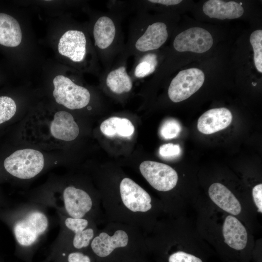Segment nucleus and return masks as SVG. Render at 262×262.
Instances as JSON below:
<instances>
[{"mask_svg":"<svg viewBox=\"0 0 262 262\" xmlns=\"http://www.w3.org/2000/svg\"><path fill=\"white\" fill-rule=\"evenodd\" d=\"M114 188L99 192L105 224L116 222L133 226L146 235L153 229L156 205L151 195L131 179L123 177Z\"/></svg>","mask_w":262,"mask_h":262,"instance_id":"obj_1","label":"nucleus"},{"mask_svg":"<svg viewBox=\"0 0 262 262\" xmlns=\"http://www.w3.org/2000/svg\"><path fill=\"white\" fill-rule=\"evenodd\" d=\"M28 201L52 208L57 213L93 219L98 226L105 224L100 195L89 187L59 180L30 194Z\"/></svg>","mask_w":262,"mask_h":262,"instance_id":"obj_2","label":"nucleus"},{"mask_svg":"<svg viewBox=\"0 0 262 262\" xmlns=\"http://www.w3.org/2000/svg\"><path fill=\"white\" fill-rule=\"evenodd\" d=\"M47 209L28 201L14 206L8 203L0 209V221L10 229L15 241V254L24 262H32L50 228Z\"/></svg>","mask_w":262,"mask_h":262,"instance_id":"obj_3","label":"nucleus"},{"mask_svg":"<svg viewBox=\"0 0 262 262\" xmlns=\"http://www.w3.org/2000/svg\"><path fill=\"white\" fill-rule=\"evenodd\" d=\"M148 248L146 236L138 229L108 222L99 229L88 250L96 262H133L141 260Z\"/></svg>","mask_w":262,"mask_h":262,"instance_id":"obj_4","label":"nucleus"},{"mask_svg":"<svg viewBox=\"0 0 262 262\" xmlns=\"http://www.w3.org/2000/svg\"><path fill=\"white\" fill-rule=\"evenodd\" d=\"M26 123L24 131L30 141L44 147L72 141L80 132L73 115L65 111L45 117L29 118Z\"/></svg>","mask_w":262,"mask_h":262,"instance_id":"obj_5","label":"nucleus"},{"mask_svg":"<svg viewBox=\"0 0 262 262\" xmlns=\"http://www.w3.org/2000/svg\"><path fill=\"white\" fill-rule=\"evenodd\" d=\"M168 37L167 27L164 22H150L144 11L138 10L130 25L127 42L116 60L127 61L131 56L136 60L145 54L159 49Z\"/></svg>","mask_w":262,"mask_h":262,"instance_id":"obj_6","label":"nucleus"},{"mask_svg":"<svg viewBox=\"0 0 262 262\" xmlns=\"http://www.w3.org/2000/svg\"><path fill=\"white\" fill-rule=\"evenodd\" d=\"M121 13L111 10L97 18L93 27L94 46L98 50L105 70L113 65L125 47L121 28Z\"/></svg>","mask_w":262,"mask_h":262,"instance_id":"obj_7","label":"nucleus"},{"mask_svg":"<svg viewBox=\"0 0 262 262\" xmlns=\"http://www.w3.org/2000/svg\"><path fill=\"white\" fill-rule=\"evenodd\" d=\"M57 214L60 230L50 246L49 256L62 251L88 250L99 229L97 223L89 218Z\"/></svg>","mask_w":262,"mask_h":262,"instance_id":"obj_8","label":"nucleus"},{"mask_svg":"<svg viewBox=\"0 0 262 262\" xmlns=\"http://www.w3.org/2000/svg\"><path fill=\"white\" fill-rule=\"evenodd\" d=\"M5 171L11 177L21 181L33 179L41 174L45 167L43 154L32 148L17 150L3 162Z\"/></svg>","mask_w":262,"mask_h":262,"instance_id":"obj_9","label":"nucleus"},{"mask_svg":"<svg viewBox=\"0 0 262 262\" xmlns=\"http://www.w3.org/2000/svg\"><path fill=\"white\" fill-rule=\"evenodd\" d=\"M53 96L57 103L70 110L81 109L89 104L91 99L89 90L69 78L57 75L53 79Z\"/></svg>","mask_w":262,"mask_h":262,"instance_id":"obj_10","label":"nucleus"},{"mask_svg":"<svg viewBox=\"0 0 262 262\" xmlns=\"http://www.w3.org/2000/svg\"><path fill=\"white\" fill-rule=\"evenodd\" d=\"M139 170L149 185L158 191L163 193L169 192L177 184V172L166 164L145 161L139 165Z\"/></svg>","mask_w":262,"mask_h":262,"instance_id":"obj_11","label":"nucleus"},{"mask_svg":"<svg viewBox=\"0 0 262 262\" xmlns=\"http://www.w3.org/2000/svg\"><path fill=\"white\" fill-rule=\"evenodd\" d=\"M204 80V74L199 69L191 68L180 71L169 86L170 99L177 103L187 99L199 89Z\"/></svg>","mask_w":262,"mask_h":262,"instance_id":"obj_12","label":"nucleus"},{"mask_svg":"<svg viewBox=\"0 0 262 262\" xmlns=\"http://www.w3.org/2000/svg\"><path fill=\"white\" fill-rule=\"evenodd\" d=\"M213 44V39L208 31L203 28L193 27L179 33L173 45L178 52L201 53L210 49Z\"/></svg>","mask_w":262,"mask_h":262,"instance_id":"obj_13","label":"nucleus"},{"mask_svg":"<svg viewBox=\"0 0 262 262\" xmlns=\"http://www.w3.org/2000/svg\"><path fill=\"white\" fill-rule=\"evenodd\" d=\"M58 51L72 62L83 61L87 53V39L83 32L71 29L66 32L60 38Z\"/></svg>","mask_w":262,"mask_h":262,"instance_id":"obj_14","label":"nucleus"},{"mask_svg":"<svg viewBox=\"0 0 262 262\" xmlns=\"http://www.w3.org/2000/svg\"><path fill=\"white\" fill-rule=\"evenodd\" d=\"M126 64V61L117 60L103 73L106 86L114 94L127 93L132 88V80L127 72Z\"/></svg>","mask_w":262,"mask_h":262,"instance_id":"obj_15","label":"nucleus"},{"mask_svg":"<svg viewBox=\"0 0 262 262\" xmlns=\"http://www.w3.org/2000/svg\"><path fill=\"white\" fill-rule=\"evenodd\" d=\"M232 120V114L228 109L213 108L205 112L199 117L197 128L201 133L211 134L227 128Z\"/></svg>","mask_w":262,"mask_h":262,"instance_id":"obj_16","label":"nucleus"},{"mask_svg":"<svg viewBox=\"0 0 262 262\" xmlns=\"http://www.w3.org/2000/svg\"><path fill=\"white\" fill-rule=\"evenodd\" d=\"M202 9L210 18L221 20L239 18L244 12L243 7L236 2L220 0H208L204 3Z\"/></svg>","mask_w":262,"mask_h":262,"instance_id":"obj_17","label":"nucleus"},{"mask_svg":"<svg viewBox=\"0 0 262 262\" xmlns=\"http://www.w3.org/2000/svg\"><path fill=\"white\" fill-rule=\"evenodd\" d=\"M225 242L230 247L242 250L246 246L247 233L243 225L235 217L228 215L222 229Z\"/></svg>","mask_w":262,"mask_h":262,"instance_id":"obj_18","label":"nucleus"},{"mask_svg":"<svg viewBox=\"0 0 262 262\" xmlns=\"http://www.w3.org/2000/svg\"><path fill=\"white\" fill-rule=\"evenodd\" d=\"M209 195L211 200L219 208L233 215H238L241 206L233 193L220 183H214L209 187Z\"/></svg>","mask_w":262,"mask_h":262,"instance_id":"obj_19","label":"nucleus"},{"mask_svg":"<svg viewBox=\"0 0 262 262\" xmlns=\"http://www.w3.org/2000/svg\"><path fill=\"white\" fill-rule=\"evenodd\" d=\"M22 32L18 22L13 16L0 13V44L8 47L18 46Z\"/></svg>","mask_w":262,"mask_h":262,"instance_id":"obj_20","label":"nucleus"},{"mask_svg":"<svg viewBox=\"0 0 262 262\" xmlns=\"http://www.w3.org/2000/svg\"><path fill=\"white\" fill-rule=\"evenodd\" d=\"M100 129L104 135L110 137L116 134L122 137H130L134 131V126L130 120L116 116L105 120L101 124Z\"/></svg>","mask_w":262,"mask_h":262,"instance_id":"obj_21","label":"nucleus"},{"mask_svg":"<svg viewBox=\"0 0 262 262\" xmlns=\"http://www.w3.org/2000/svg\"><path fill=\"white\" fill-rule=\"evenodd\" d=\"M157 56L149 52L135 60L132 76L136 78H143L153 73L157 66Z\"/></svg>","mask_w":262,"mask_h":262,"instance_id":"obj_22","label":"nucleus"},{"mask_svg":"<svg viewBox=\"0 0 262 262\" xmlns=\"http://www.w3.org/2000/svg\"><path fill=\"white\" fill-rule=\"evenodd\" d=\"M48 260L53 262H96L88 249L60 251L48 256Z\"/></svg>","mask_w":262,"mask_h":262,"instance_id":"obj_23","label":"nucleus"},{"mask_svg":"<svg viewBox=\"0 0 262 262\" xmlns=\"http://www.w3.org/2000/svg\"><path fill=\"white\" fill-rule=\"evenodd\" d=\"M250 42L254 51V61L257 70L262 72V30H257L250 35Z\"/></svg>","mask_w":262,"mask_h":262,"instance_id":"obj_24","label":"nucleus"},{"mask_svg":"<svg viewBox=\"0 0 262 262\" xmlns=\"http://www.w3.org/2000/svg\"><path fill=\"white\" fill-rule=\"evenodd\" d=\"M16 111V105L12 98L0 97V124L11 119Z\"/></svg>","mask_w":262,"mask_h":262,"instance_id":"obj_25","label":"nucleus"},{"mask_svg":"<svg viewBox=\"0 0 262 262\" xmlns=\"http://www.w3.org/2000/svg\"><path fill=\"white\" fill-rule=\"evenodd\" d=\"M181 131L180 123L176 120H166L161 126L160 133L166 139H173L177 137Z\"/></svg>","mask_w":262,"mask_h":262,"instance_id":"obj_26","label":"nucleus"},{"mask_svg":"<svg viewBox=\"0 0 262 262\" xmlns=\"http://www.w3.org/2000/svg\"><path fill=\"white\" fill-rule=\"evenodd\" d=\"M168 262H202L198 257L181 251L172 253L168 257Z\"/></svg>","mask_w":262,"mask_h":262,"instance_id":"obj_27","label":"nucleus"},{"mask_svg":"<svg viewBox=\"0 0 262 262\" xmlns=\"http://www.w3.org/2000/svg\"><path fill=\"white\" fill-rule=\"evenodd\" d=\"M160 155L165 158H173L178 156L180 153L179 145L168 143L162 145L159 148Z\"/></svg>","mask_w":262,"mask_h":262,"instance_id":"obj_28","label":"nucleus"},{"mask_svg":"<svg viewBox=\"0 0 262 262\" xmlns=\"http://www.w3.org/2000/svg\"><path fill=\"white\" fill-rule=\"evenodd\" d=\"M254 201L259 212H262V184L255 185L252 189Z\"/></svg>","mask_w":262,"mask_h":262,"instance_id":"obj_29","label":"nucleus"},{"mask_svg":"<svg viewBox=\"0 0 262 262\" xmlns=\"http://www.w3.org/2000/svg\"><path fill=\"white\" fill-rule=\"evenodd\" d=\"M148 1L151 3L166 6L177 5L182 1L181 0H149Z\"/></svg>","mask_w":262,"mask_h":262,"instance_id":"obj_30","label":"nucleus"},{"mask_svg":"<svg viewBox=\"0 0 262 262\" xmlns=\"http://www.w3.org/2000/svg\"><path fill=\"white\" fill-rule=\"evenodd\" d=\"M9 203V202L5 200L0 195V209L3 206L6 205Z\"/></svg>","mask_w":262,"mask_h":262,"instance_id":"obj_31","label":"nucleus"},{"mask_svg":"<svg viewBox=\"0 0 262 262\" xmlns=\"http://www.w3.org/2000/svg\"><path fill=\"white\" fill-rule=\"evenodd\" d=\"M0 262H5L0 257Z\"/></svg>","mask_w":262,"mask_h":262,"instance_id":"obj_32","label":"nucleus"}]
</instances>
